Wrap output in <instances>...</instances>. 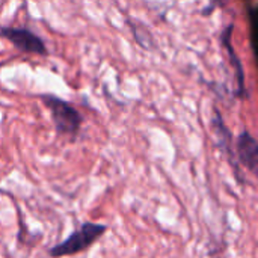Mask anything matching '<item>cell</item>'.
<instances>
[{"label": "cell", "mask_w": 258, "mask_h": 258, "mask_svg": "<svg viewBox=\"0 0 258 258\" xmlns=\"http://www.w3.org/2000/svg\"><path fill=\"white\" fill-rule=\"evenodd\" d=\"M233 29L234 26L230 24L227 26V29L221 33V42L224 44L227 53H228V57H230V63L231 67L234 68V73H236V79H237V97L239 98H245L246 95V86H245V70H243V63L242 60L239 59L233 44H231V33H233Z\"/></svg>", "instance_id": "obj_6"}, {"label": "cell", "mask_w": 258, "mask_h": 258, "mask_svg": "<svg viewBox=\"0 0 258 258\" xmlns=\"http://www.w3.org/2000/svg\"><path fill=\"white\" fill-rule=\"evenodd\" d=\"M212 127H213V132L219 141V145L222 148V151L225 153L233 171H234V177L237 180L239 184H243L245 180L242 178V174H240V165L237 163V159H236V153L233 150V135L231 132L228 130V127L225 125L221 113L215 109V115H213V119H212Z\"/></svg>", "instance_id": "obj_4"}, {"label": "cell", "mask_w": 258, "mask_h": 258, "mask_svg": "<svg viewBox=\"0 0 258 258\" xmlns=\"http://www.w3.org/2000/svg\"><path fill=\"white\" fill-rule=\"evenodd\" d=\"M234 153H236V159L239 165L245 166L249 172L257 174L258 145L255 138L248 130H243L239 135Z\"/></svg>", "instance_id": "obj_5"}, {"label": "cell", "mask_w": 258, "mask_h": 258, "mask_svg": "<svg viewBox=\"0 0 258 258\" xmlns=\"http://www.w3.org/2000/svg\"><path fill=\"white\" fill-rule=\"evenodd\" d=\"M106 231H107V227L103 224L83 222L82 227L79 230L73 231L68 239L54 245L48 251V254L53 258L71 257V255L80 254V252L89 249Z\"/></svg>", "instance_id": "obj_2"}, {"label": "cell", "mask_w": 258, "mask_h": 258, "mask_svg": "<svg viewBox=\"0 0 258 258\" xmlns=\"http://www.w3.org/2000/svg\"><path fill=\"white\" fill-rule=\"evenodd\" d=\"M38 97L44 103V106L48 109L56 133L60 136H67L70 139H76L79 136L80 127L83 122L80 112L76 107H73L68 101L56 95L41 94Z\"/></svg>", "instance_id": "obj_1"}, {"label": "cell", "mask_w": 258, "mask_h": 258, "mask_svg": "<svg viewBox=\"0 0 258 258\" xmlns=\"http://www.w3.org/2000/svg\"><path fill=\"white\" fill-rule=\"evenodd\" d=\"M0 38L9 41L17 50L32 54H41L45 56L47 47L45 42L33 33L30 29L26 27H0Z\"/></svg>", "instance_id": "obj_3"}]
</instances>
